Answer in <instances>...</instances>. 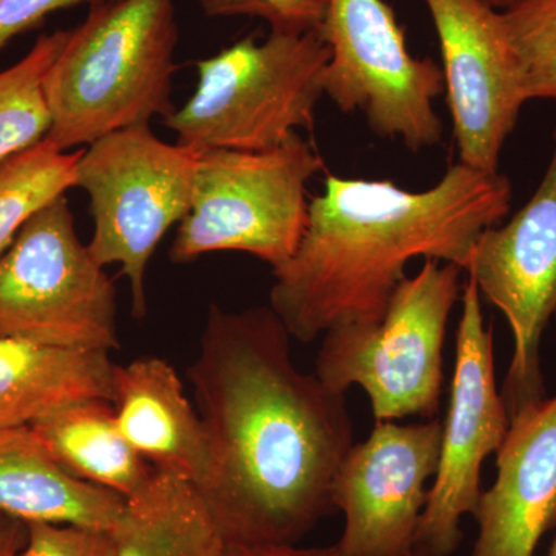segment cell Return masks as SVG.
<instances>
[{"label":"cell","mask_w":556,"mask_h":556,"mask_svg":"<svg viewBox=\"0 0 556 556\" xmlns=\"http://www.w3.org/2000/svg\"><path fill=\"white\" fill-rule=\"evenodd\" d=\"M442 422H376L351 445L331 484L332 508L343 514L336 547L342 556H408L437 475Z\"/></svg>","instance_id":"obj_12"},{"label":"cell","mask_w":556,"mask_h":556,"mask_svg":"<svg viewBox=\"0 0 556 556\" xmlns=\"http://www.w3.org/2000/svg\"><path fill=\"white\" fill-rule=\"evenodd\" d=\"M126 501L65 470L31 426L0 430V514L113 532Z\"/></svg>","instance_id":"obj_16"},{"label":"cell","mask_w":556,"mask_h":556,"mask_svg":"<svg viewBox=\"0 0 556 556\" xmlns=\"http://www.w3.org/2000/svg\"><path fill=\"white\" fill-rule=\"evenodd\" d=\"M475 519L468 556H535L556 526V394L510 417L495 481L482 490Z\"/></svg>","instance_id":"obj_14"},{"label":"cell","mask_w":556,"mask_h":556,"mask_svg":"<svg viewBox=\"0 0 556 556\" xmlns=\"http://www.w3.org/2000/svg\"><path fill=\"white\" fill-rule=\"evenodd\" d=\"M218 556H342L336 544L325 547H300L298 544H223Z\"/></svg>","instance_id":"obj_26"},{"label":"cell","mask_w":556,"mask_h":556,"mask_svg":"<svg viewBox=\"0 0 556 556\" xmlns=\"http://www.w3.org/2000/svg\"><path fill=\"white\" fill-rule=\"evenodd\" d=\"M197 161L199 152L163 141L150 126L113 131L80 150L73 188L90 200L87 247L104 268L119 266L138 320L148 316L153 252L192 207Z\"/></svg>","instance_id":"obj_7"},{"label":"cell","mask_w":556,"mask_h":556,"mask_svg":"<svg viewBox=\"0 0 556 556\" xmlns=\"http://www.w3.org/2000/svg\"><path fill=\"white\" fill-rule=\"evenodd\" d=\"M27 535L25 522L0 514V556H20L27 543Z\"/></svg>","instance_id":"obj_27"},{"label":"cell","mask_w":556,"mask_h":556,"mask_svg":"<svg viewBox=\"0 0 556 556\" xmlns=\"http://www.w3.org/2000/svg\"><path fill=\"white\" fill-rule=\"evenodd\" d=\"M116 313L115 285L58 197L0 254V338L112 353L121 345Z\"/></svg>","instance_id":"obj_8"},{"label":"cell","mask_w":556,"mask_h":556,"mask_svg":"<svg viewBox=\"0 0 556 556\" xmlns=\"http://www.w3.org/2000/svg\"><path fill=\"white\" fill-rule=\"evenodd\" d=\"M328 61L318 31H270L263 42L249 36L197 62L195 91L164 126L195 152L277 148L299 130L313 131Z\"/></svg>","instance_id":"obj_4"},{"label":"cell","mask_w":556,"mask_h":556,"mask_svg":"<svg viewBox=\"0 0 556 556\" xmlns=\"http://www.w3.org/2000/svg\"><path fill=\"white\" fill-rule=\"evenodd\" d=\"M204 16L255 17L266 22L273 33L318 31L328 0H199Z\"/></svg>","instance_id":"obj_23"},{"label":"cell","mask_w":556,"mask_h":556,"mask_svg":"<svg viewBox=\"0 0 556 556\" xmlns=\"http://www.w3.org/2000/svg\"><path fill=\"white\" fill-rule=\"evenodd\" d=\"M464 269L424 260L390 300L378 324H348L321 336L317 378L338 393L361 387L376 422L433 419L444 383L450 314L463 295Z\"/></svg>","instance_id":"obj_5"},{"label":"cell","mask_w":556,"mask_h":556,"mask_svg":"<svg viewBox=\"0 0 556 556\" xmlns=\"http://www.w3.org/2000/svg\"><path fill=\"white\" fill-rule=\"evenodd\" d=\"M510 206L506 175L460 163L422 192L327 174L299 247L273 269L269 306L302 343L339 325L378 324L413 258L466 269L478 237Z\"/></svg>","instance_id":"obj_2"},{"label":"cell","mask_w":556,"mask_h":556,"mask_svg":"<svg viewBox=\"0 0 556 556\" xmlns=\"http://www.w3.org/2000/svg\"><path fill=\"white\" fill-rule=\"evenodd\" d=\"M62 467L124 500L137 495L156 468L130 447L108 399H83L54 409L33 424Z\"/></svg>","instance_id":"obj_18"},{"label":"cell","mask_w":556,"mask_h":556,"mask_svg":"<svg viewBox=\"0 0 556 556\" xmlns=\"http://www.w3.org/2000/svg\"><path fill=\"white\" fill-rule=\"evenodd\" d=\"M442 54L459 163L500 172L501 152L527 98L501 11L484 0H424Z\"/></svg>","instance_id":"obj_13"},{"label":"cell","mask_w":556,"mask_h":556,"mask_svg":"<svg viewBox=\"0 0 556 556\" xmlns=\"http://www.w3.org/2000/svg\"><path fill=\"white\" fill-rule=\"evenodd\" d=\"M501 16L527 98L556 102V0H514Z\"/></svg>","instance_id":"obj_22"},{"label":"cell","mask_w":556,"mask_h":556,"mask_svg":"<svg viewBox=\"0 0 556 556\" xmlns=\"http://www.w3.org/2000/svg\"><path fill=\"white\" fill-rule=\"evenodd\" d=\"M110 402L121 433L142 459L192 484L200 481L206 434L174 365L156 356L115 365Z\"/></svg>","instance_id":"obj_15"},{"label":"cell","mask_w":556,"mask_h":556,"mask_svg":"<svg viewBox=\"0 0 556 556\" xmlns=\"http://www.w3.org/2000/svg\"><path fill=\"white\" fill-rule=\"evenodd\" d=\"M80 150L62 152L43 139L0 163V254L36 212L73 188Z\"/></svg>","instance_id":"obj_21"},{"label":"cell","mask_w":556,"mask_h":556,"mask_svg":"<svg viewBox=\"0 0 556 556\" xmlns=\"http://www.w3.org/2000/svg\"><path fill=\"white\" fill-rule=\"evenodd\" d=\"M408 556H431V555H428V554H426V552H420V551H417V548H415V552H413V554L408 555Z\"/></svg>","instance_id":"obj_30"},{"label":"cell","mask_w":556,"mask_h":556,"mask_svg":"<svg viewBox=\"0 0 556 556\" xmlns=\"http://www.w3.org/2000/svg\"><path fill=\"white\" fill-rule=\"evenodd\" d=\"M115 365L104 351L0 338V430L33 426L70 402L110 401Z\"/></svg>","instance_id":"obj_17"},{"label":"cell","mask_w":556,"mask_h":556,"mask_svg":"<svg viewBox=\"0 0 556 556\" xmlns=\"http://www.w3.org/2000/svg\"><path fill=\"white\" fill-rule=\"evenodd\" d=\"M484 2L489 3V5L493 7V9L501 11L507 9V7L510 5L514 0H484Z\"/></svg>","instance_id":"obj_28"},{"label":"cell","mask_w":556,"mask_h":556,"mask_svg":"<svg viewBox=\"0 0 556 556\" xmlns=\"http://www.w3.org/2000/svg\"><path fill=\"white\" fill-rule=\"evenodd\" d=\"M105 2L113 0H0V51L16 36L38 27L51 13Z\"/></svg>","instance_id":"obj_25"},{"label":"cell","mask_w":556,"mask_h":556,"mask_svg":"<svg viewBox=\"0 0 556 556\" xmlns=\"http://www.w3.org/2000/svg\"><path fill=\"white\" fill-rule=\"evenodd\" d=\"M324 160L299 134L262 152H199L192 207L172 241L177 265L243 252L276 269L294 254L308 218L306 185Z\"/></svg>","instance_id":"obj_6"},{"label":"cell","mask_w":556,"mask_h":556,"mask_svg":"<svg viewBox=\"0 0 556 556\" xmlns=\"http://www.w3.org/2000/svg\"><path fill=\"white\" fill-rule=\"evenodd\" d=\"M318 35L329 49L325 97L340 112L362 113L376 137L413 152L439 144L444 126L434 101L445 91L444 73L409 54L386 0H328Z\"/></svg>","instance_id":"obj_9"},{"label":"cell","mask_w":556,"mask_h":556,"mask_svg":"<svg viewBox=\"0 0 556 556\" xmlns=\"http://www.w3.org/2000/svg\"><path fill=\"white\" fill-rule=\"evenodd\" d=\"M178 38L175 0L89 7L43 80L51 116L46 141L70 152L170 116Z\"/></svg>","instance_id":"obj_3"},{"label":"cell","mask_w":556,"mask_h":556,"mask_svg":"<svg viewBox=\"0 0 556 556\" xmlns=\"http://www.w3.org/2000/svg\"><path fill=\"white\" fill-rule=\"evenodd\" d=\"M112 533L115 556H218L225 544L192 482L160 470Z\"/></svg>","instance_id":"obj_19"},{"label":"cell","mask_w":556,"mask_h":556,"mask_svg":"<svg viewBox=\"0 0 556 556\" xmlns=\"http://www.w3.org/2000/svg\"><path fill=\"white\" fill-rule=\"evenodd\" d=\"M547 556H556V536L554 543H552L551 551H548Z\"/></svg>","instance_id":"obj_29"},{"label":"cell","mask_w":556,"mask_h":556,"mask_svg":"<svg viewBox=\"0 0 556 556\" xmlns=\"http://www.w3.org/2000/svg\"><path fill=\"white\" fill-rule=\"evenodd\" d=\"M554 141L532 199L478 237L464 269L510 327L514 354L501 390L508 417L546 397L540 348L556 320V130Z\"/></svg>","instance_id":"obj_11"},{"label":"cell","mask_w":556,"mask_h":556,"mask_svg":"<svg viewBox=\"0 0 556 556\" xmlns=\"http://www.w3.org/2000/svg\"><path fill=\"white\" fill-rule=\"evenodd\" d=\"M27 532L20 556H115L112 532L43 522H30Z\"/></svg>","instance_id":"obj_24"},{"label":"cell","mask_w":556,"mask_h":556,"mask_svg":"<svg viewBox=\"0 0 556 556\" xmlns=\"http://www.w3.org/2000/svg\"><path fill=\"white\" fill-rule=\"evenodd\" d=\"M291 339L269 305H211L188 369L207 445L193 486L226 543L299 544L354 444L346 394L295 367Z\"/></svg>","instance_id":"obj_1"},{"label":"cell","mask_w":556,"mask_h":556,"mask_svg":"<svg viewBox=\"0 0 556 556\" xmlns=\"http://www.w3.org/2000/svg\"><path fill=\"white\" fill-rule=\"evenodd\" d=\"M510 417L497 390L493 328L471 278L464 281L456 331L455 368L433 485L420 515L415 546L431 556H452L464 540L463 519L481 500L482 466L500 450Z\"/></svg>","instance_id":"obj_10"},{"label":"cell","mask_w":556,"mask_h":556,"mask_svg":"<svg viewBox=\"0 0 556 556\" xmlns=\"http://www.w3.org/2000/svg\"><path fill=\"white\" fill-rule=\"evenodd\" d=\"M67 38L65 30L42 35L21 61L0 72V163L35 148L49 135L43 80Z\"/></svg>","instance_id":"obj_20"}]
</instances>
